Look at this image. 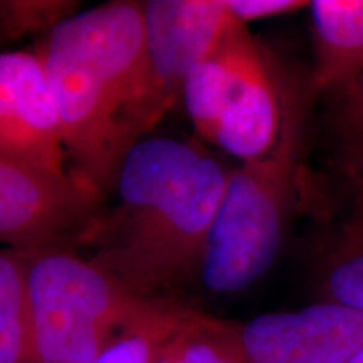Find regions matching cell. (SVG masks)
<instances>
[{
    "mask_svg": "<svg viewBox=\"0 0 363 363\" xmlns=\"http://www.w3.org/2000/svg\"><path fill=\"white\" fill-rule=\"evenodd\" d=\"M190 308L179 299H172L160 313L118 338L96 363H155L163 345L187 316Z\"/></svg>",
    "mask_w": 363,
    "mask_h": 363,
    "instance_id": "15",
    "label": "cell"
},
{
    "mask_svg": "<svg viewBox=\"0 0 363 363\" xmlns=\"http://www.w3.org/2000/svg\"><path fill=\"white\" fill-rule=\"evenodd\" d=\"M348 363H363V348H362V350H360V352H358V353H357V355H355V357H353V358H352V360H350V362H348Z\"/></svg>",
    "mask_w": 363,
    "mask_h": 363,
    "instance_id": "18",
    "label": "cell"
},
{
    "mask_svg": "<svg viewBox=\"0 0 363 363\" xmlns=\"http://www.w3.org/2000/svg\"><path fill=\"white\" fill-rule=\"evenodd\" d=\"M0 363H34L27 252L0 247Z\"/></svg>",
    "mask_w": 363,
    "mask_h": 363,
    "instance_id": "14",
    "label": "cell"
},
{
    "mask_svg": "<svg viewBox=\"0 0 363 363\" xmlns=\"http://www.w3.org/2000/svg\"><path fill=\"white\" fill-rule=\"evenodd\" d=\"M321 94L326 162L348 199H363V72Z\"/></svg>",
    "mask_w": 363,
    "mask_h": 363,
    "instance_id": "12",
    "label": "cell"
},
{
    "mask_svg": "<svg viewBox=\"0 0 363 363\" xmlns=\"http://www.w3.org/2000/svg\"><path fill=\"white\" fill-rule=\"evenodd\" d=\"M249 363H348L363 348V311L318 301L240 323Z\"/></svg>",
    "mask_w": 363,
    "mask_h": 363,
    "instance_id": "9",
    "label": "cell"
},
{
    "mask_svg": "<svg viewBox=\"0 0 363 363\" xmlns=\"http://www.w3.org/2000/svg\"><path fill=\"white\" fill-rule=\"evenodd\" d=\"M316 94L363 72V0L310 2Z\"/></svg>",
    "mask_w": 363,
    "mask_h": 363,
    "instance_id": "11",
    "label": "cell"
},
{
    "mask_svg": "<svg viewBox=\"0 0 363 363\" xmlns=\"http://www.w3.org/2000/svg\"><path fill=\"white\" fill-rule=\"evenodd\" d=\"M230 170L202 143L143 138L121 163L113 207L99 208L76 244L133 291L172 298L195 281Z\"/></svg>",
    "mask_w": 363,
    "mask_h": 363,
    "instance_id": "1",
    "label": "cell"
},
{
    "mask_svg": "<svg viewBox=\"0 0 363 363\" xmlns=\"http://www.w3.org/2000/svg\"><path fill=\"white\" fill-rule=\"evenodd\" d=\"M233 17L240 24L269 19V17L286 16L301 9L310 7V2L303 0H227Z\"/></svg>",
    "mask_w": 363,
    "mask_h": 363,
    "instance_id": "17",
    "label": "cell"
},
{
    "mask_svg": "<svg viewBox=\"0 0 363 363\" xmlns=\"http://www.w3.org/2000/svg\"><path fill=\"white\" fill-rule=\"evenodd\" d=\"M155 363H249L240 323L190 308Z\"/></svg>",
    "mask_w": 363,
    "mask_h": 363,
    "instance_id": "13",
    "label": "cell"
},
{
    "mask_svg": "<svg viewBox=\"0 0 363 363\" xmlns=\"http://www.w3.org/2000/svg\"><path fill=\"white\" fill-rule=\"evenodd\" d=\"M0 157L52 180L72 175L57 104L39 54L0 52Z\"/></svg>",
    "mask_w": 363,
    "mask_h": 363,
    "instance_id": "6",
    "label": "cell"
},
{
    "mask_svg": "<svg viewBox=\"0 0 363 363\" xmlns=\"http://www.w3.org/2000/svg\"><path fill=\"white\" fill-rule=\"evenodd\" d=\"M26 252L34 363H96L175 299L143 296L71 247Z\"/></svg>",
    "mask_w": 363,
    "mask_h": 363,
    "instance_id": "4",
    "label": "cell"
},
{
    "mask_svg": "<svg viewBox=\"0 0 363 363\" xmlns=\"http://www.w3.org/2000/svg\"><path fill=\"white\" fill-rule=\"evenodd\" d=\"M35 52L56 99L72 175L103 202L126 153L158 123L143 2L118 0L76 12Z\"/></svg>",
    "mask_w": 363,
    "mask_h": 363,
    "instance_id": "2",
    "label": "cell"
},
{
    "mask_svg": "<svg viewBox=\"0 0 363 363\" xmlns=\"http://www.w3.org/2000/svg\"><path fill=\"white\" fill-rule=\"evenodd\" d=\"M79 180H52L0 157V246L71 247L101 208Z\"/></svg>",
    "mask_w": 363,
    "mask_h": 363,
    "instance_id": "7",
    "label": "cell"
},
{
    "mask_svg": "<svg viewBox=\"0 0 363 363\" xmlns=\"http://www.w3.org/2000/svg\"><path fill=\"white\" fill-rule=\"evenodd\" d=\"M153 111L160 121L182 101L185 81L224 39L235 19L227 0L143 2Z\"/></svg>",
    "mask_w": 363,
    "mask_h": 363,
    "instance_id": "8",
    "label": "cell"
},
{
    "mask_svg": "<svg viewBox=\"0 0 363 363\" xmlns=\"http://www.w3.org/2000/svg\"><path fill=\"white\" fill-rule=\"evenodd\" d=\"M276 62V61H274ZM281 126L264 155L230 170L195 281L212 294H238L274 264L296 207L313 110L318 98L310 74L276 62Z\"/></svg>",
    "mask_w": 363,
    "mask_h": 363,
    "instance_id": "3",
    "label": "cell"
},
{
    "mask_svg": "<svg viewBox=\"0 0 363 363\" xmlns=\"http://www.w3.org/2000/svg\"><path fill=\"white\" fill-rule=\"evenodd\" d=\"M182 101L203 142L240 163L264 155L278 138L281 98L274 59L238 21L190 72Z\"/></svg>",
    "mask_w": 363,
    "mask_h": 363,
    "instance_id": "5",
    "label": "cell"
},
{
    "mask_svg": "<svg viewBox=\"0 0 363 363\" xmlns=\"http://www.w3.org/2000/svg\"><path fill=\"white\" fill-rule=\"evenodd\" d=\"M325 227L313 251V279L321 301L363 311V199Z\"/></svg>",
    "mask_w": 363,
    "mask_h": 363,
    "instance_id": "10",
    "label": "cell"
},
{
    "mask_svg": "<svg viewBox=\"0 0 363 363\" xmlns=\"http://www.w3.org/2000/svg\"><path fill=\"white\" fill-rule=\"evenodd\" d=\"M74 2L62 0H4L0 2V35L19 39L27 34L44 33L76 13Z\"/></svg>",
    "mask_w": 363,
    "mask_h": 363,
    "instance_id": "16",
    "label": "cell"
}]
</instances>
